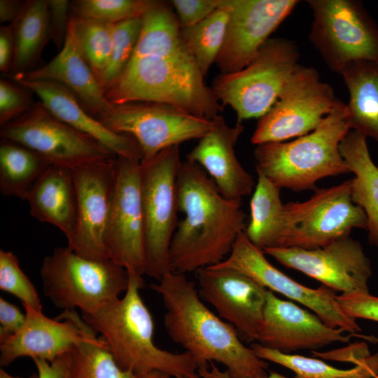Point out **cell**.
Returning a JSON list of instances; mask_svg holds the SVG:
<instances>
[{"label": "cell", "instance_id": "30bf717a", "mask_svg": "<svg viewBox=\"0 0 378 378\" xmlns=\"http://www.w3.org/2000/svg\"><path fill=\"white\" fill-rule=\"evenodd\" d=\"M344 105L316 69L299 65L277 101L259 118L251 141L258 146L304 136Z\"/></svg>", "mask_w": 378, "mask_h": 378}, {"label": "cell", "instance_id": "cb8c5ba5", "mask_svg": "<svg viewBox=\"0 0 378 378\" xmlns=\"http://www.w3.org/2000/svg\"><path fill=\"white\" fill-rule=\"evenodd\" d=\"M7 77L13 80H50L59 83L69 89L97 118L113 107L83 57L70 24L63 47L48 63L24 74Z\"/></svg>", "mask_w": 378, "mask_h": 378}, {"label": "cell", "instance_id": "9a60e30c", "mask_svg": "<svg viewBox=\"0 0 378 378\" xmlns=\"http://www.w3.org/2000/svg\"><path fill=\"white\" fill-rule=\"evenodd\" d=\"M116 158L72 169L76 218L67 246L88 259H109L105 238L115 188Z\"/></svg>", "mask_w": 378, "mask_h": 378}, {"label": "cell", "instance_id": "7402d4cb", "mask_svg": "<svg viewBox=\"0 0 378 378\" xmlns=\"http://www.w3.org/2000/svg\"><path fill=\"white\" fill-rule=\"evenodd\" d=\"M26 321L14 335L0 344V365L8 366L17 358L27 356L51 362L70 351L83 337L76 319V312L63 311L50 318L43 312L24 307Z\"/></svg>", "mask_w": 378, "mask_h": 378}, {"label": "cell", "instance_id": "6da1fadb", "mask_svg": "<svg viewBox=\"0 0 378 378\" xmlns=\"http://www.w3.org/2000/svg\"><path fill=\"white\" fill-rule=\"evenodd\" d=\"M176 186L178 211L185 216L170 244L172 271L186 274L220 263L247 226L241 200L224 197L204 170L187 160Z\"/></svg>", "mask_w": 378, "mask_h": 378}, {"label": "cell", "instance_id": "4316f807", "mask_svg": "<svg viewBox=\"0 0 378 378\" xmlns=\"http://www.w3.org/2000/svg\"><path fill=\"white\" fill-rule=\"evenodd\" d=\"M339 74L349 92L351 130L378 142V61H354Z\"/></svg>", "mask_w": 378, "mask_h": 378}, {"label": "cell", "instance_id": "484cf974", "mask_svg": "<svg viewBox=\"0 0 378 378\" xmlns=\"http://www.w3.org/2000/svg\"><path fill=\"white\" fill-rule=\"evenodd\" d=\"M340 152L350 172L353 202L365 211L368 239L378 247V167L370 155L366 136L350 130L340 144Z\"/></svg>", "mask_w": 378, "mask_h": 378}, {"label": "cell", "instance_id": "e0dca14e", "mask_svg": "<svg viewBox=\"0 0 378 378\" xmlns=\"http://www.w3.org/2000/svg\"><path fill=\"white\" fill-rule=\"evenodd\" d=\"M140 163L136 160L116 158L115 188L105 246L110 260L130 273L143 276L144 248Z\"/></svg>", "mask_w": 378, "mask_h": 378}, {"label": "cell", "instance_id": "74e56055", "mask_svg": "<svg viewBox=\"0 0 378 378\" xmlns=\"http://www.w3.org/2000/svg\"><path fill=\"white\" fill-rule=\"evenodd\" d=\"M0 289L20 300L24 307L42 312L39 295L11 251L0 250Z\"/></svg>", "mask_w": 378, "mask_h": 378}, {"label": "cell", "instance_id": "3957f363", "mask_svg": "<svg viewBox=\"0 0 378 378\" xmlns=\"http://www.w3.org/2000/svg\"><path fill=\"white\" fill-rule=\"evenodd\" d=\"M144 286L142 276L129 272V286L122 298L82 314V318L100 335L117 364L137 378L155 370L172 378H201L190 354L173 353L155 344L153 320L140 295Z\"/></svg>", "mask_w": 378, "mask_h": 378}, {"label": "cell", "instance_id": "7dc6e473", "mask_svg": "<svg viewBox=\"0 0 378 378\" xmlns=\"http://www.w3.org/2000/svg\"><path fill=\"white\" fill-rule=\"evenodd\" d=\"M198 372L201 378H231L228 373L225 370H220L214 363H210L208 367L198 369ZM258 378H288L281 374L271 372L265 377Z\"/></svg>", "mask_w": 378, "mask_h": 378}, {"label": "cell", "instance_id": "ba28073f", "mask_svg": "<svg viewBox=\"0 0 378 378\" xmlns=\"http://www.w3.org/2000/svg\"><path fill=\"white\" fill-rule=\"evenodd\" d=\"M296 45L286 38H270L255 57L243 69L220 74L211 89L223 105H229L237 122L260 118L277 101L299 66Z\"/></svg>", "mask_w": 378, "mask_h": 378}, {"label": "cell", "instance_id": "7bdbcfd3", "mask_svg": "<svg viewBox=\"0 0 378 378\" xmlns=\"http://www.w3.org/2000/svg\"><path fill=\"white\" fill-rule=\"evenodd\" d=\"M26 313L0 298V344L15 335L24 325Z\"/></svg>", "mask_w": 378, "mask_h": 378}, {"label": "cell", "instance_id": "277c9868", "mask_svg": "<svg viewBox=\"0 0 378 378\" xmlns=\"http://www.w3.org/2000/svg\"><path fill=\"white\" fill-rule=\"evenodd\" d=\"M204 78L185 45L169 55L131 59L106 91V97L113 105L134 102L161 103L212 120L223 111V106Z\"/></svg>", "mask_w": 378, "mask_h": 378}, {"label": "cell", "instance_id": "8d00e7d4", "mask_svg": "<svg viewBox=\"0 0 378 378\" xmlns=\"http://www.w3.org/2000/svg\"><path fill=\"white\" fill-rule=\"evenodd\" d=\"M154 0H78L71 5V15L113 24L141 18Z\"/></svg>", "mask_w": 378, "mask_h": 378}, {"label": "cell", "instance_id": "5b68a950", "mask_svg": "<svg viewBox=\"0 0 378 378\" xmlns=\"http://www.w3.org/2000/svg\"><path fill=\"white\" fill-rule=\"evenodd\" d=\"M350 130L345 104L309 134L289 142L258 145L254 150L256 171L279 188H315L321 178L350 172L340 152V144Z\"/></svg>", "mask_w": 378, "mask_h": 378}, {"label": "cell", "instance_id": "5bb4252c", "mask_svg": "<svg viewBox=\"0 0 378 378\" xmlns=\"http://www.w3.org/2000/svg\"><path fill=\"white\" fill-rule=\"evenodd\" d=\"M265 254L244 231L237 237L227 257L214 266L232 268L245 274L267 290L309 308L332 328L352 335L361 330L356 320L342 310L332 290L326 286L311 288L297 282L273 266Z\"/></svg>", "mask_w": 378, "mask_h": 378}, {"label": "cell", "instance_id": "b9f144b4", "mask_svg": "<svg viewBox=\"0 0 378 378\" xmlns=\"http://www.w3.org/2000/svg\"><path fill=\"white\" fill-rule=\"evenodd\" d=\"M50 39L58 48L63 47L68 32L71 4L67 0H48Z\"/></svg>", "mask_w": 378, "mask_h": 378}, {"label": "cell", "instance_id": "f35d334b", "mask_svg": "<svg viewBox=\"0 0 378 378\" xmlns=\"http://www.w3.org/2000/svg\"><path fill=\"white\" fill-rule=\"evenodd\" d=\"M0 80V125L29 111L35 104L23 88L10 80Z\"/></svg>", "mask_w": 378, "mask_h": 378}, {"label": "cell", "instance_id": "7c38bea8", "mask_svg": "<svg viewBox=\"0 0 378 378\" xmlns=\"http://www.w3.org/2000/svg\"><path fill=\"white\" fill-rule=\"evenodd\" d=\"M0 135L34 150L51 165L73 169L117 158L94 138L55 118L40 102L1 127Z\"/></svg>", "mask_w": 378, "mask_h": 378}, {"label": "cell", "instance_id": "681fc988", "mask_svg": "<svg viewBox=\"0 0 378 378\" xmlns=\"http://www.w3.org/2000/svg\"><path fill=\"white\" fill-rule=\"evenodd\" d=\"M0 378H39L38 373H34L31 375L27 377H15L13 376L8 372H6L4 370L1 369L0 370Z\"/></svg>", "mask_w": 378, "mask_h": 378}, {"label": "cell", "instance_id": "e575fe53", "mask_svg": "<svg viewBox=\"0 0 378 378\" xmlns=\"http://www.w3.org/2000/svg\"><path fill=\"white\" fill-rule=\"evenodd\" d=\"M69 24L83 57L98 78L109 62L114 24L71 15Z\"/></svg>", "mask_w": 378, "mask_h": 378}, {"label": "cell", "instance_id": "d6a6232c", "mask_svg": "<svg viewBox=\"0 0 378 378\" xmlns=\"http://www.w3.org/2000/svg\"><path fill=\"white\" fill-rule=\"evenodd\" d=\"M261 359L280 365L295 373L294 378H374L378 374V352L357 361L350 369H339L319 359L284 354L258 342L251 344Z\"/></svg>", "mask_w": 378, "mask_h": 378}, {"label": "cell", "instance_id": "f1b7e54d", "mask_svg": "<svg viewBox=\"0 0 378 378\" xmlns=\"http://www.w3.org/2000/svg\"><path fill=\"white\" fill-rule=\"evenodd\" d=\"M15 39V55L11 73L24 74L32 70L50 38L48 1H27L20 15L11 24Z\"/></svg>", "mask_w": 378, "mask_h": 378}, {"label": "cell", "instance_id": "4dcf8cb0", "mask_svg": "<svg viewBox=\"0 0 378 378\" xmlns=\"http://www.w3.org/2000/svg\"><path fill=\"white\" fill-rule=\"evenodd\" d=\"M141 18V32L131 59L169 55L185 46L171 3L155 1Z\"/></svg>", "mask_w": 378, "mask_h": 378}, {"label": "cell", "instance_id": "60d3db41", "mask_svg": "<svg viewBox=\"0 0 378 378\" xmlns=\"http://www.w3.org/2000/svg\"><path fill=\"white\" fill-rule=\"evenodd\" d=\"M341 308L354 319L364 318L378 322V297L370 293L337 295Z\"/></svg>", "mask_w": 378, "mask_h": 378}, {"label": "cell", "instance_id": "7a4b0ae2", "mask_svg": "<svg viewBox=\"0 0 378 378\" xmlns=\"http://www.w3.org/2000/svg\"><path fill=\"white\" fill-rule=\"evenodd\" d=\"M150 288L162 300L167 334L192 356L198 369L216 362L225 367L231 378L267 375V362L244 344L231 324L204 304L195 283L185 274L172 271Z\"/></svg>", "mask_w": 378, "mask_h": 378}, {"label": "cell", "instance_id": "44dd1931", "mask_svg": "<svg viewBox=\"0 0 378 378\" xmlns=\"http://www.w3.org/2000/svg\"><path fill=\"white\" fill-rule=\"evenodd\" d=\"M212 120V128L186 155V160L206 171L224 197L241 200L250 195L255 186L253 176L235 154L234 147L244 127L241 123L230 126L220 115Z\"/></svg>", "mask_w": 378, "mask_h": 378}, {"label": "cell", "instance_id": "8fae6325", "mask_svg": "<svg viewBox=\"0 0 378 378\" xmlns=\"http://www.w3.org/2000/svg\"><path fill=\"white\" fill-rule=\"evenodd\" d=\"M367 227L364 210L352 200L349 179L315 189L307 201L286 204L281 247L314 249L349 236L354 228Z\"/></svg>", "mask_w": 378, "mask_h": 378}, {"label": "cell", "instance_id": "9c48e42d", "mask_svg": "<svg viewBox=\"0 0 378 378\" xmlns=\"http://www.w3.org/2000/svg\"><path fill=\"white\" fill-rule=\"evenodd\" d=\"M313 22L309 38L333 71L357 60L378 61V27L362 3L309 0Z\"/></svg>", "mask_w": 378, "mask_h": 378}, {"label": "cell", "instance_id": "d590c367", "mask_svg": "<svg viewBox=\"0 0 378 378\" xmlns=\"http://www.w3.org/2000/svg\"><path fill=\"white\" fill-rule=\"evenodd\" d=\"M141 27V18L128 19L114 24L113 47L109 62L98 77L105 93L128 65L134 54Z\"/></svg>", "mask_w": 378, "mask_h": 378}, {"label": "cell", "instance_id": "ffe728a7", "mask_svg": "<svg viewBox=\"0 0 378 378\" xmlns=\"http://www.w3.org/2000/svg\"><path fill=\"white\" fill-rule=\"evenodd\" d=\"M326 324L318 316L268 290L263 320L256 342L284 354L347 343L351 334Z\"/></svg>", "mask_w": 378, "mask_h": 378}, {"label": "cell", "instance_id": "ab89813d", "mask_svg": "<svg viewBox=\"0 0 378 378\" xmlns=\"http://www.w3.org/2000/svg\"><path fill=\"white\" fill-rule=\"evenodd\" d=\"M222 0H172L181 28L193 26L211 15Z\"/></svg>", "mask_w": 378, "mask_h": 378}, {"label": "cell", "instance_id": "ac0fdd59", "mask_svg": "<svg viewBox=\"0 0 378 378\" xmlns=\"http://www.w3.org/2000/svg\"><path fill=\"white\" fill-rule=\"evenodd\" d=\"M300 1L226 0L230 9L225 40L216 60L221 74L246 67Z\"/></svg>", "mask_w": 378, "mask_h": 378}, {"label": "cell", "instance_id": "bcb514c9", "mask_svg": "<svg viewBox=\"0 0 378 378\" xmlns=\"http://www.w3.org/2000/svg\"><path fill=\"white\" fill-rule=\"evenodd\" d=\"M25 2L18 0L0 1V21L13 23L20 15Z\"/></svg>", "mask_w": 378, "mask_h": 378}, {"label": "cell", "instance_id": "f907efd6", "mask_svg": "<svg viewBox=\"0 0 378 378\" xmlns=\"http://www.w3.org/2000/svg\"><path fill=\"white\" fill-rule=\"evenodd\" d=\"M374 378H378V374Z\"/></svg>", "mask_w": 378, "mask_h": 378}, {"label": "cell", "instance_id": "603a6c76", "mask_svg": "<svg viewBox=\"0 0 378 378\" xmlns=\"http://www.w3.org/2000/svg\"><path fill=\"white\" fill-rule=\"evenodd\" d=\"M13 81L35 93L40 103L55 118L94 138L118 158L142 160L141 148L133 136L108 129L64 85L50 80Z\"/></svg>", "mask_w": 378, "mask_h": 378}, {"label": "cell", "instance_id": "1f68e13d", "mask_svg": "<svg viewBox=\"0 0 378 378\" xmlns=\"http://www.w3.org/2000/svg\"><path fill=\"white\" fill-rule=\"evenodd\" d=\"M83 336L70 351V378H137L122 370L106 343L76 314Z\"/></svg>", "mask_w": 378, "mask_h": 378}, {"label": "cell", "instance_id": "d4e9b609", "mask_svg": "<svg viewBox=\"0 0 378 378\" xmlns=\"http://www.w3.org/2000/svg\"><path fill=\"white\" fill-rule=\"evenodd\" d=\"M30 214L59 229L68 239L76 218V195L72 169L50 165L35 183L26 200Z\"/></svg>", "mask_w": 378, "mask_h": 378}, {"label": "cell", "instance_id": "ee69618b", "mask_svg": "<svg viewBox=\"0 0 378 378\" xmlns=\"http://www.w3.org/2000/svg\"><path fill=\"white\" fill-rule=\"evenodd\" d=\"M33 360L39 378H70V351L51 362L41 358Z\"/></svg>", "mask_w": 378, "mask_h": 378}, {"label": "cell", "instance_id": "4fadbf2b", "mask_svg": "<svg viewBox=\"0 0 378 378\" xmlns=\"http://www.w3.org/2000/svg\"><path fill=\"white\" fill-rule=\"evenodd\" d=\"M108 129L133 136L148 161L169 147L201 139L213 120L194 115L174 106L156 102H134L113 105L97 118Z\"/></svg>", "mask_w": 378, "mask_h": 378}, {"label": "cell", "instance_id": "83f0119b", "mask_svg": "<svg viewBox=\"0 0 378 378\" xmlns=\"http://www.w3.org/2000/svg\"><path fill=\"white\" fill-rule=\"evenodd\" d=\"M258 181L251 202V220L244 232L257 247H281L285 217V204L280 189L263 174L256 171Z\"/></svg>", "mask_w": 378, "mask_h": 378}, {"label": "cell", "instance_id": "f6af8a7d", "mask_svg": "<svg viewBox=\"0 0 378 378\" xmlns=\"http://www.w3.org/2000/svg\"><path fill=\"white\" fill-rule=\"evenodd\" d=\"M15 55V39L11 24L0 27V70L7 75L11 71Z\"/></svg>", "mask_w": 378, "mask_h": 378}, {"label": "cell", "instance_id": "2e32d148", "mask_svg": "<svg viewBox=\"0 0 378 378\" xmlns=\"http://www.w3.org/2000/svg\"><path fill=\"white\" fill-rule=\"evenodd\" d=\"M265 254L342 294L370 293V262L360 244L349 236L314 249L266 248Z\"/></svg>", "mask_w": 378, "mask_h": 378}, {"label": "cell", "instance_id": "d6986e66", "mask_svg": "<svg viewBox=\"0 0 378 378\" xmlns=\"http://www.w3.org/2000/svg\"><path fill=\"white\" fill-rule=\"evenodd\" d=\"M195 272L200 298L212 305L240 337L256 341L269 290L232 268L209 266Z\"/></svg>", "mask_w": 378, "mask_h": 378}, {"label": "cell", "instance_id": "8992f818", "mask_svg": "<svg viewBox=\"0 0 378 378\" xmlns=\"http://www.w3.org/2000/svg\"><path fill=\"white\" fill-rule=\"evenodd\" d=\"M43 291L63 311L92 314L120 298L129 286V272L110 259L82 257L68 246L55 248L46 256L40 269Z\"/></svg>", "mask_w": 378, "mask_h": 378}, {"label": "cell", "instance_id": "836d02e7", "mask_svg": "<svg viewBox=\"0 0 378 378\" xmlns=\"http://www.w3.org/2000/svg\"><path fill=\"white\" fill-rule=\"evenodd\" d=\"M230 9L226 0L200 22L181 28V34L186 48L205 77L216 62L223 44Z\"/></svg>", "mask_w": 378, "mask_h": 378}, {"label": "cell", "instance_id": "f546056e", "mask_svg": "<svg viewBox=\"0 0 378 378\" xmlns=\"http://www.w3.org/2000/svg\"><path fill=\"white\" fill-rule=\"evenodd\" d=\"M51 164L34 150L1 139L0 144V192L3 195L26 197Z\"/></svg>", "mask_w": 378, "mask_h": 378}, {"label": "cell", "instance_id": "c3c4849f", "mask_svg": "<svg viewBox=\"0 0 378 378\" xmlns=\"http://www.w3.org/2000/svg\"><path fill=\"white\" fill-rule=\"evenodd\" d=\"M138 378H172L170 375L160 371H152Z\"/></svg>", "mask_w": 378, "mask_h": 378}, {"label": "cell", "instance_id": "52a82bcc", "mask_svg": "<svg viewBox=\"0 0 378 378\" xmlns=\"http://www.w3.org/2000/svg\"><path fill=\"white\" fill-rule=\"evenodd\" d=\"M181 163L179 145L140 163L144 274L158 281L172 272L169 248L178 224L176 180Z\"/></svg>", "mask_w": 378, "mask_h": 378}]
</instances>
